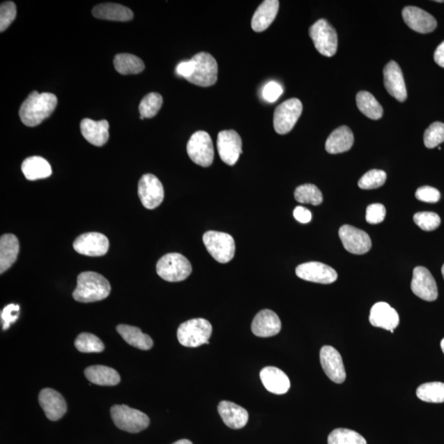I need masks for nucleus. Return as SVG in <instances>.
Masks as SVG:
<instances>
[{"mask_svg":"<svg viewBox=\"0 0 444 444\" xmlns=\"http://www.w3.org/2000/svg\"><path fill=\"white\" fill-rule=\"evenodd\" d=\"M137 193L141 204L146 208L155 209L162 204L164 199V187L159 178L152 174L141 176Z\"/></svg>","mask_w":444,"mask_h":444,"instance_id":"obj_11","label":"nucleus"},{"mask_svg":"<svg viewBox=\"0 0 444 444\" xmlns=\"http://www.w3.org/2000/svg\"><path fill=\"white\" fill-rule=\"evenodd\" d=\"M251 329L255 336L271 337L281 332L282 322L273 311L263 309L255 316Z\"/></svg>","mask_w":444,"mask_h":444,"instance_id":"obj_21","label":"nucleus"},{"mask_svg":"<svg viewBox=\"0 0 444 444\" xmlns=\"http://www.w3.org/2000/svg\"><path fill=\"white\" fill-rule=\"evenodd\" d=\"M385 217L386 209L383 204H372L366 210V221L372 225L383 222Z\"/></svg>","mask_w":444,"mask_h":444,"instance_id":"obj_44","label":"nucleus"},{"mask_svg":"<svg viewBox=\"0 0 444 444\" xmlns=\"http://www.w3.org/2000/svg\"><path fill=\"white\" fill-rule=\"evenodd\" d=\"M114 66L123 75H139L145 68L141 59L131 54H118L114 59Z\"/></svg>","mask_w":444,"mask_h":444,"instance_id":"obj_33","label":"nucleus"},{"mask_svg":"<svg viewBox=\"0 0 444 444\" xmlns=\"http://www.w3.org/2000/svg\"><path fill=\"white\" fill-rule=\"evenodd\" d=\"M112 418L116 427L123 431L136 434L149 427L148 415L126 405H116L111 409Z\"/></svg>","mask_w":444,"mask_h":444,"instance_id":"obj_5","label":"nucleus"},{"mask_svg":"<svg viewBox=\"0 0 444 444\" xmlns=\"http://www.w3.org/2000/svg\"><path fill=\"white\" fill-rule=\"evenodd\" d=\"M157 273L164 281H185L192 273V265L184 255L171 253L164 255L157 264Z\"/></svg>","mask_w":444,"mask_h":444,"instance_id":"obj_4","label":"nucleus"},{"mask_svg":"<svg viewBox=\"0 0 444 444\" xmlns=\"http://www.w3.org/2000/svg\"><path fill=\"white\" fill-rule=\"evenodd\" d=\"M163 98L157 93H149L141 100L139 105L140 116L146 118H153L162 108Z\"/></svg>","mask_w":444,"mask_h":444,"instance_id":"obj_39","label":"nucleus"},{"mask_svg":"<svg viewBox=\"0 0 444 444\" xmlns=\"http://www.w3.org/2000/svg\"><path fill=\"white\" fill-rule=\"evenodd\" d=\"M84 374L91 383L100 386H116L121 382L120 374L107 366H90L85 369Z\"/></svg>","mask_w":444,"mask_h":444,"instance_id":"obj_30","label":"nucleus"},{"mask_svg":"<svg viewBox=\"0 0 444 444\" xmlns=\"http://www.w3.org/2000/svg\"><path fill=\"white\" fill-rule=\"evenodd\" d=\"M357 107L366 117L377 121L383 117V107L369 91H360L356 95Z\"/></svg>","mask_w":444,"mask_h":444,"instance_id":"obj_34","label":"nucleus"},{"mask_svg":"<svg viewBox=\"0 0 444 444\" xmlns=\"http://www.w3.org/2000/svg\"><path fill=\"white\" fill-rule=\"evenodd\" d=\"M193 73L186 79L197 86H210L217 81L218 66L216 59L207 52H200L191 59Z\"/></svg>","mask_w":444,"mask_h":444,"instance_id":"obj_7","label":"nucleus"},{"mask_svg":"<svg viewBox=\"0 0 444 444\" xmlns=\"http://www.w3.org/2000/svg\"><path fill=\"white\" fill-rule=\"evenodd\" d=\"M38 399L41 408L49 420L57 421L66 415L67 404L65 398L54 389H43Z\"/></svg>","mask_w":444,"mask_h":444,"instance_id":"obj_20","label":"nucleus"},{"mask_svg":"<svg viewBox=\"0 0 444 444\" xmlns=\"http://www.w3.org/2000/svg\"><path fill=\"white\" fill-rule=\"evenodd\" d=\"M387 174L381 170H372L365 173L358 182L362 190H374L385 184Z\"/></svg>","mask_w":444,"mask_h":444,"instance_id":"obj_41","label":"nucleus"},{"mask_svg":"<svg viewBox=\"0 0 444 444\" xmlns=\"http://www.w3.org/2000/svg\"><path fill=\"white\" fill-rule=\"evenodd\" d=\"M22 171L26 180L38 181L52 176V170L47 160L40 157H31L22 164Z\"/></svg>","mask_w":444,"mask_h":444,"instance_id":"obj_32","label":"nucleus"},{"mask_svg":"<svg viewBox=\"0 0 444 444\" xmlns=\"http://www.w3.org/2000/svg\"><path fill=\"white\" fill-rule=\"evenodd\" d=\"M16 15L17 8L15 3L7 1L1 3V6H0V31L1 33L12 24Z\"/></svg>","mask_w":444,"mask_h":444,"instance_id":"obj_43","label":"nucleus"},{"mask_svg":"<svg viewBox=\"0 0 444 444\" xmlns=\"http://www.w3.org/2000/svg\"><path fill=\"white\" fill-rule=\"evenodd\" d=\"M295 199L300 204H308L318 206L323 203L322 192L312 184H305L296 187Z\"/></svg>","mask_w":444,"mask_h":444,"instance_id":"obj_36","label":"nucleus"},{"mask_svg":"<svg viewBox=\"0 0 444 444\" xmlns=\"http://www.w3.org/2000/svg\"><path fill=\"white\" fill-rule=\"evenodd\" d=\"M437 3H443L444 1H443V0H438V1H436Z\"/></svg>","mask_w":444,"mask_h":444,"instance_id":"obj_54","label":"nucleus"},{"mask_svg":"<svg viewBox=\"0 0 444 444\" xmlns=\"http://www.w3.org/2000/svg\"><path fill=\"white\" fill-rule=\"evenodd\" d=\"M260 378L265 388L274 395H285L291 388L290 379L287 375L273 366H268L261 370Z\"/></svg>","mask_w":444,"mask_h":444,"instance_id":"obj_23","label":"nucleus"},{"mask_svg":"<svg viewBox=\"0 0 444 444\" xmlns=\"http://www.w3.org/2000/svg\"><path fill=\"white\" fill-rule=\"evenodd\" d=\"M220 158L229 166H234L242 154L241 137L235 130H223L217 137Z\"/></svg>","mask_w":444,"mask_h":444,"instance_id":"obj_12","label":"nucleus"},{"mask_svg":"<svg viewBox=\"0 0 444 444\" xmlns=\"http://www.w3.org/2000/svg\"><path fill=\"white\" fill-rule=\"evenodd\" d=\"M402 17L405 24L416 33L427 34L432 33L437 27L434 17L423 9L414 6L404 8Z\"/></svg>","mask_w":444,"mask_h":444,"instance_id":"obj_19","label":"nucleus"},{"mask_svg":"<svg viewBox=\"0 0 444 444\" xmlns=\"http://www.w3.org/2000/svg\"><path fill=\"white\" fill-rule=\"evenodd\" d=\"M80 128L82 136L91 144L102 146L107 143L109 137L107 121H95L84 118L81 122Z\"/></svg>","mask_w":444,"mask_h":444,"instance_id":"obj_25","label":"nucleus"},{"mask_svg":"<svg viewBox=\"0 0 444 444\" xmlns=\"http://www.w3.org/2000/svg\"><path fill=\"white\" fill-rule=\"evenodd\" d=\"M441 349H442V351H443V353H444V338H443V339L441 341Z\"/></svg>","mask_w":444,"mask_h":444,"instance_id":"obj_52","label":"nucleus"},{"mask_svg":"<svg viewBox=\"0 0 444 444\" xmlns=\"http://www.w3.org/2000/svg\"><path fill=\"white\" fill-rule=\"evenodd\" d=\"M111 284L102 275L94 272L82 273L77 277V284L72 293L73 298L81 303H91L102 300L111 293Z\"/></svg>","mask_w":444,"mask_h":444,"instance_id":"obj_2","label":"nucleus"},{"mask_svg":"<svg viewBox=\"0 0 444 444\" xmlns=\"http://www.w3.org/2000/svg\"><path fill=\"white\" fill-rule=\"evenodd\" d=\"M444 141V123L434 122L424 132V143L427 148H436Z\"/></svg>","mask_w":444,"mask_h":444,"instance_id":"obj_40","label":"nucleus"},{"mask_svg":"<svg viewBox=\"0 0 444 444\" xmlns=\"http://www.w3.org/2000/svg\"><path fill=\"white\" fill-rule=\"evenodd\" d=\"M354 144L353 132L349 127L342 126L334 130L326 141L325 148L328 153L338 154L349 151Z\"/></svg>","mask_w":444,"mask_h":444,"instance_id":"obj_27","label":"nucleus"},{"mask_svg":"<svg viewBox=\"0 0 444 444\" xmlns=\"http://www.w3.org/2000/svg\"><path fill=\"white\" fill-rule=\"evenodd\" d=\"M369 322L374 327L395 332L399 324L400 319L397 311L385 302H378L370 310Z\"/></svg>","mask_w":444,"mask_h":444,"instance_id":"obj_22","label":"nucleus"},{"mask_svg":"<svg viewBox=\"0 0 444 444\" xmlns=\"http://www.w3.org/2000/svg\"><path fill=\"white\" fill-rule=\"evenodd\" d=\"M218 413L223 422L229 428L239 429L244 428L249 420V413L242 406L228 401H222L218 405Z\"/></svg>","mask_w":444,"mask_h":444,"instance_id":"obj_24","label":"nucleus"},{"mask_svg":"<svg viewBox=\"0 0 444 444\" xmlns=\"http://www.w3.org/2000/svg\"><path fill=\"white\" fill-rule=\"evenodd\" d=\"M419 399L430 404L444 402V383L441 382L427 383L416 390Z\"/></svg>","mask_w":444,"mask_h":444,"instance_id":"obj_35","label":"nucleus"},{"mask_svg":"<svg viewBox=\"0 0 444 444\" xmlns=\"http://www.w3.org/2000/svg\"><path fill=\"white\" fill-rule=\"evenodd\" d=\"M279 10L278 0H265L260 4L252 18V29L256 33H262L273 24Z\"/></svg>","mask_w":444,"mask_h":444,"instance_id":"obj_26","label":"nucleus"},{"mask_svg":"<svg viewBox=\"0 0 444 444\" xmlns=\"http://www.w3.org/2000/svg\"><path fill=\"white\" fill-rule=\"evenodd\" d=\"M303 105L299 99L291 98L279 105L275 109L273 126L278 135H284L291 132L298 121Z\"/></svg>","mask_w":444,"mask_h":444,"instance_id":"obj_9","label":"nucleus"},{"mask_svg":"<svg viewBox=\"0 0 444 444\" xmlns=\"http://www.w3.org/2000/svg\"><path fill=\"white\" fill-rule=\"evenodd\" d=\"M212 333V324L208 320L194 319L187 320L178 327L177 337L182 346L198 347L209 344L208 340Z\"/></svg>","mask_w":444,"mask_h":444,"instance_id":"obj_3","label":"nucleus"},{"mask_svg":"<svg viewBox=\"0 0 444 444\" xmlns=\"http://www.w3.org/2000/svg\"><path fill=\"white\" fill-rule=\"evenodd\" d=\"M383 82L388 93L392 97L398 102H405L407 98V91L404 73L395 61H390L384 67Z\"/></svg>","mask_w":444,"mask_h":444,"instance_id":"obj_18","label":"nucleus"},{"mask_svg":"<svg viewBox=\"0 0 444 444\" xmlns=\"http://www.w3.org/2000/svg\"><path fill=\"white\" fill-rule=\"evenodd\" d=\"M411 287L412 292L420 299L431 302L438 298L436 282L427 268L414 269Z\"/></svg>","mask_w":444,"mask_h":444,"instance_id":"obj_16","label":"nucleus"},{"mask_svg":"<svg viewBox=\"0 0 444 444\" xmlns=\"http://www.w3.org/2000/svg\"><path fill=\"white\" fill-rule=\"evenodd\" d=\"M434 59L438 66L444 68V41L438 45L434 52Z\"/></svg>","mask_w":444,"mask_h":444,"instance_id":"obj_50","label":"nucleus"},{"mask_svg":"<svg viewBox=\"0 0 444 444\" xmlns=\"http://www.w3.org/2000/svg\"><path fill=\"white\" fill-rule=\"evenodd\" d=\"M140 118H141V120H144L145 118L144 116H140Z\"/></svg>","mask_w":444,"mask_h":444,"instance_id":"obj_55","label":"nucleus"},{"mask_svg":"<svg viewBox=\"0 0 444 444\" xmlns=\"http://www.w3.org/2000/svg\"><path fill=\"white\" fill-rule=\"evenodd\" d=\"M328 444H367V442L354 430L339 428L329 434Z\"/></svg>","mask_w":444,"mask_h":444,"instance_id":"obj_37","label":"nucleus"},{"mask_svg":"<svg viewBox=\"0 0 444 444\" xmlns=\"http://www.w3.org/2000/svg\"><path fill=\"white\" fill-rule=\"evenodd\" d=\"M116 330L128 344L137 349L148 351L153 346L152 338L143 333L139 328L121 324L117 326Z\"/></svg>","mask_w":444,"mask_h":444,"instance_id":"obj_31","label":"nucleus"},{"mask_svg":"<svg viewBox=\"0 0 444 444\" xmlns=\"http://www.w3.org/2000/svg\"><path fill=\"white\" fill-rule=\"evenodd\" d=\"M93 15L99 20L129 22L134 18V13L131 9L118 3H100L95 6Z\"/></svg>","mask_w":444,"mask_h":444,"instance_id":"obj_28","label":"nucleus"},{"mask_svg":"<svg viewBox=\"0 0 444 444\" xmlns=\"http://www.w3.org/2000/svg\"><path fill=\"white\" fill-rule=\"evenodd\" d=\"M187 153L195 164L208 167L214 160L213 140L207 132L198 131L187 141Z\"/></svg>","mask_w":444,"mask_h":444,"instance_id":"obj_10","label":"nucleus"},{"mask_svg":"<svg viewBox=\"0 0 444 444\" xmlns=\"http://www.w3.org/2000/svg\"><path fill=\"white\" fill-rule=\"evenodd\" d=\"M20 253V242L13 234H6L0 239V273L3 274L13 266Z\"/></svg>","mask_w":444,"mask_h":444,"instance_id":"obj_29","label":"nucleus"},{"mask_svg":"<svg viewBox=\"0 0 444 444\" xmlns=\"http://www.w3.org/2000/svg\"><path fill=\"white\" fill-rule=\"evenodd\" d=\"M297 277L305 281L332 284L337 279V273L332 268L319 262H309L299 265L296 269Z\"/></svg>","mask_w":444,"mask_h":444,"instance_id":"obj_17","label":"nucleus"},{"mask_svg":"<svg viewBox=\"0 0 444 444\" xmlns=\"http://www.w3.org/2000/svg\"><path fill=\"white\" fill-rule=\"evenodd\" d=\"M294 217L300 223L306 224L309 223L312 219V213H311L310 210L306 209L305 208L296 207L294 210Z\"/></svg>","mask_w":444,"mask_h":444,"instance_id":"obj_49","label":"nucleus"},{"mask_svg":"<svg viewBox=\"0 0 444 444\" xmlns=\"http://www.w3.org/2000/svg\"><path fill=\"white\" fill-rule=\"evenodd\" d=\"M109 247L108 238L98 232L85 233L77 237L73 243V249L77 253L90 257H100L107 254Z\"/></svg>","mask_w":444,"mask_h":444,"instance_id":"obj_13","label":"nucleus"},{"mask_svg":"<svg viewBox=\"0 0 444 444\" xmlns=\"http://www.w3.org/2000/svg\"><path fill=\"white\" fill-rule=\"evenodd\" d=\"M413 219L416 225L425 231L436 230L441 224V217L434 213H418L414 215Z\"/></svg>","mask_w":444,"mask_h":444,"instance_id":"obj_42","label":"nucleus"},{"mask_svg":"<svg viewBox=\"0 0 444 444\" xmlns=\"http://www.w3.org/2000/svg\"><path fill=\"white\" fill-rule=\"evenodd\" d=\"M415 198L424 203H437L441 198V193L436 187L423 186L415 192Z\"/></svg>","mask_w":444,"mask_h":444,"instance_id":"obj_45","label":"nucleus"},{"mask_svg":"<svg viewBox=\"0 0 444 444\" xmlns=\"http://www.w3.org/2000/svg\"><path fill=\"white\" fill-rule=\"evenodd\" d=\"M320 363L327 376L336 383H344L346 373L342 355L335 348L324 346L320 351Z\"/></svg>","mask_w":444,"mask_h":444,"instance_id":"obj_15","label":"nucleus"},{"mask_svg":"<svg viewBox=\"0 0 444 444\" xmlns=\"http://www.w3.org/2000/svg\"><path fill=\"white\" fill-rule=\"evenodd\" d=\"M77 351L82 353H100L105 349L102 340L93 334L81 333L75 342Z\"/></svg>","mask_w":444,"mask_h":444,"instance_id":"obj_38","label":"nucleus"},{"mask_svg":"<svg viewBox=\"0 0 444 444\" xmlns=\"http://www.w3.org/2000/svg\"><path fill=\"white\" fill-rule=\"evenodd\" d=\"M203 240L208 253L218 263H227L234 258L235 240L227 233L210 231L205 233Z\"/></svg>","mask_w":444,"mask_h":444,"instance_id":"obj_6","label":"nucleus"},{"mask_svg":"<svg viewBox=\"0 0 444 444\" xmlns=\"http://www.w3.org/2000/svg\"><path fill=\"white\" fill-rule=\"evenodd\" d=\"M442 274L444 279V264L443 265V268H442Z\"/></svg>","mask_w":444,"mask_h":444,"instance_id":"obj_53","label":"nucleus"},{"mask_svg":"<svg viewBox=\"0 0 444 444\" xmlns=\"http://www.w3.org/2000/svg\"><path fill=\"white\" fill-rule=\"evenodd\" d=\"M173 444H193L191 441H187V439H181V441H178Z\"/></svg>","mask_w":444,"mask_h":444,"instance_id":"obj_51","label":"nucleus"},{"mask_svg":"<svg viewBox=\"0 0 444 444\" xmlns=\"http://www.w3.org/2000/svg\"><path fill=\"white\" fill-rule=\"evenodd\" d=\"M20 305L15 304L8 305L2 310L1 319L3 323V330H7L12 323H15L17 321L18 317H20Z\"/></svg>","mask_w":444,"mask_h":444,"instance_id":"obj_46","label":"nucleus"},{"mask_svg":"<svg viewBox=\"0 0 444 444\" xmlns=\"http://www.w3.org/2000/svg\"><path fill=\"white\" fill-rule=\"evenodd\" d=\"M57 103L56 95L33 91L21 105L20 116L22 122L29 127L39 125L52 116Z\"/></svg>","mask_w":444,"mask_h":444,"instance_id":"obj_1","label":"nucleus"},{"mask_svg":"<svg viewBox=\"0 0 444 444\" xmlns=\"http://www.w3.org/2000/svg\"><path fill=\"white\" fill-rule=\"evenodd\" d=\"M309 33L316 49L323 56L332 57L337 53V31L326 20L322 18L310 26Z\"/></svg>","mask_w":444,"mask_h":444,"instance_id":"obj_8","label":"nucleus"},{"mask_svg":"<svg viewBox=\"0 0 444 444\" xmlns=\"http://www.w3.org/2000/svg\"><path fill=\"white\" fill-rule=\"evenodd\" d=\"M339 236L343 246L353 254H365L372 249V243L369 236L360 229L345 225L340 228Z\"/></svg>","mask_w":444,"mask_h":444,"instance_id":"obj_14","label":"nucleus"},{"mask_svg":"<svg viewBox=\"0 0 444 444\" xmlns=\"http://www.w3.org/2000/svg\"><path fill=\"white\" fill-rule=\"evenodd\" d=\"M283 93L282 86L277 82H270L264 86L262 91L263 98L266 102L273 103L276 102Z\"/></svg>","mask_w":444,"mask_h":444,"instance_id":"obj_47","label":"nucleus"},{"mask_svg":"<svg viewBox=\"0 0 444 444\" xmlns=\"http://www.w3.org/2000/svg\"><path fill=\"white\" fill-rule=\"evenodd\" d=\"M193 70L194 65L191 59L190 61H183L178 63L176 70L177 75L178 76L185 77V79L191 76L192 73H193Z\"/></svg>","mask_w":444,"mask_h":444,"instance_id":"obj_48","label":"nucleus"}]
</instances>
